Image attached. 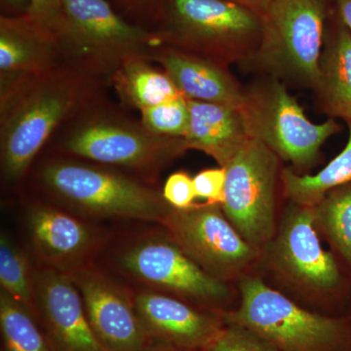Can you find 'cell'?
Masks as SVG:
<instances>
[{
    "instance_id": "1",
    "label": "cell",
    "mask_w": 351,
    "mask_h": 351,
    "mask_svg": "<svg viewBox=\"0 0 351 351\" xmlns=\"http://www.w3.org/2000/svg\"><path fill=\"white\" fill-rule=\"evenodd\" d=\"M93 75L66 62L0 83V161L6 182L21 181L53 133L96 103Z\"/></svg>"
},
{
    "instance_id": "2",
    "label": "cell",
    "mask_w": 351,
    "mask_h": 351,
    "mask_svg": "<svg viewBox=\"0 0 351 351\" xmlns=\"http://www.w3.org/2000/svg\"><path fill=\"white\" fill-rule=\"evenodd\" d=\"M241 302L219 313L225 324L257 332L280 351H351V319L306 311L262 279L240 280Z\"/></svg>"
},
{
    "instance_id": "3",
    "label": "cell",
    "mask_w": 351,
    "mask_h": 351,
    "mask_svg": "<svg viewBox=\"0 0 351 351\" xmlns=\"http://www.w3.org/2000/svg\"><path fill=\"white\" fill-rule=\"evenodd\" d=\"M156 31L161 43L218 60L255 52L263 15L230 0H161Z\"/></svg>"
},
{
    "instance_id": "4",
    "label": "cell",
    "mask_w": 351,
    "mask_h": 351,
    "mask_svg": "<svg viewBox=\"0 0 351 351\" xmlns=\"http://www.w3.org/2000/svg\"><path fill=\"white\" fill-rule=\"evenodd\" d=\"M56 36L64 59L92 75H112L127 60L162 45L156 32L126 22L106 0H62Z\"/></svg>"
},
{
    "instance_id": "5",
    "label": "cell",
    "mask_w": 351,
    "mask_h": 351,
    "mask_svg": "<svg viewBox=\"0 0 351 351\" xmlns=\"http://www.w3.org/2000/svg\"><path fill=\"white\" fill-rule=\"evenodd\" d=\"M62 147L71 156L149 175L188 149L184 138L154 135L141 121L98 110L96 103L71 119Z\"/></svg>"
},
{
    "instance_id": "6",
    "label": "cell",
    "mask_w": 351,
    "mask_h": 351,
    "mask_svg": "<svg viewBox=\"0 0 351 351\" xmlns=\"http://www.w3.org/2000/svg\"><path fill=\"white\" fill-rule=\"evenodd\" d=\"M40 181L58 200L91 216L160 223L172 208L162 193L133 178L77 161H51Z\"/></svg>"
},
{
    "instance_id": "7",
    "label": "cell",
    "mask_w": 351,
    "mask_h": 351,
    "mask_svg": "<svg viewBox=\"0 0 351 351\" xmlns=\"http://www.w3.org/2000/svg\"><path fill=\"white\" fill-rule=\"evenodd\" d=\"M327 19L326 0H271L255 58L272 77L315 88Z\"/></svg>"
},
{
    "instance_id": "8",
    "label": "cell",
    "mask_w": 351,
    "mask_h": 351,
    "mask_svg": "<svg viewBox=\"0 0 351 351\" xmlns=\"http://www.w3.org/2000/svg\"><path fill=\"white\" fill-rule=\"evenodd\" d=\"M250 138H257L295 167H308L322 145L339 130L335 120L316 124L276 77L246 92L241 110Z\"/></svg>"
},
{
    "instance_id": "9",
    "label": "cell",
    "mask_w": 351,
    "mask_h": 351,
    "mask_svg": "<svg viewBox=\"0 0 351 351\" xmlns=\"http://www.w3.org/2000/svg\"><path fill=\"white\" fill-rule=\"evenodd\" d=\"M225 168L221 209L240 235L261 250L276 232L278 156L261 141L250 138Z\"/></svg>"
},
{
    "instance_id": "10",
    "label": "cell",
    "mask_w": 351,
    "mask_h": 351,
    "mask_svg": "<svg viewBox=\"0 0 351 351\" xmlns=\"http://www.w3.org/2000/svg\"><path fill=\"white\" fill-rule=\"evenodd\" d=\"M221 210V205L208 203L172 207L160 223L168 239L208 274L226 282L248 269L260 249L240 235Z\"/></svg>"
},
{
    "instance_id": "11",
    "label": "cell",
    "mask_w": 351,
    "mask_h": 351,
    "mask_svg": "<svg viewBox=\"0 0 351 351\" xmlns=\"http://www.w3.org/2000/svg\"><path fill=\"white\" fill-rule=\"evenodd\" d=\"M119 265L129 276L219 313L230 300L225 281L208 274L171 240L147 239L133 245L119 257Z\"/></svg>"
},
{
    "instance_id": "12",
    "label": "cell",
    "mask_w": 351,
    "mask_h": 351,
    "mask_svg": "<svg viewBox=\"0 0 351 351\" xmlns=\"http://www.w3.org/2000/svg\"><path fill=\"white\" fill-rule=\"evenodd\" d=\"M267 245L276 269L297 285L319 293L341 285L338 263L321 244L314 207L293 203Z\"/></svg>"
},
{
    "instance_id": "13",
    "label": "cell",
    "mask_w": 351,
    "mask_h": 351,
    "mask_svg": "<svg viewBox=\"0 0 351 351\" xmlns=\"http://www.w3.org/2000/svg\"><path fill=\"white\" fill-rule=\"evenodd\" d=\"M80 295L90 326L105 351H143L152 343L127 295L112 279L86 267L66 272Z\"/></svg>"
},
{
    "instance_id": "14",
    "label": "cell",
    "mask_w": 351,
    "mask_h": 351,
    "mask_svg": "<svg viewBox=\"0 0 351 351\" xmlns=\"http://www.w3.org/2000/svg\"><path fill=\"white\" fill-rule=\"evenodd\" d=\"M34 286L38 321L53 351H105L69 274L54 267L39 270L34 274Z\"/></svg>"
},
{
    "instance_id": "15",
    "label": "cell",
    "mask_w": 351,
    "mask_h": 351,
    "mask_svg": "<svg viewBox=\"0 0 351 351\" xmlns=\"http://www.w3.org/2000/svg\"><path fill=\"white\" fill-rule=\"evenodd\" d=\"M132 300L152 341L182 351H204L225 327L219 313L199 311L164 293L142 291Z\"/></svg>"
},
{
    "instance_id": "16",
    "label": "cell",
    "mask_w": 351,
    "mask_h": 351,
    "mask_svg": "<svg viewBox=\"0 0 351 351\" xmlns=\"http://www.w3.org/2000/svg\"><path fill=\"white\" fill-rule=\"evenodd\" d=\"M63 60L54 32L32 15L1 16L0 83L38 75L59 66Z\"/></svg>"
},
{
    "instance_id": "17",
    "label": "cell",
    "mask_w": 351,
    "mask_h": 351,
    "mask_svg": "<svg viewBox=\"0 0 351 351\" xmlns=\"http://www.w3.org/2000/svg\"><path fill=\"white\" fill-rule=\"evenodd\" d=\"M151 61L162 66L189 100L243 108L246 92L219 62L165 44L152 52Z\"/></svg>"
},
{
    "instance_id": "18",
    "label": "cell",
    "mask_w": 351,
    "mask_h": 351,
    "mask_svg": "<svg viewBox=\"0 0 351 351\" xmlns=\"http://www.w3.org/2000/svg\"><path fill=\"white\" fill-rule=\"evenodd\" d=\"M27 221L39 254L62 271L75 269L76 263L89 253L96 242V233L89 226L52 207H32Z\"/></svg>"
},
{
    "instance_id": "19",
    "label": "cell",
    "mask_w": 351,
    "mask_h": 351,
    "mask_svg": "<svg viewBox=\"0 0 351 351\" xmlns=\"http://www.w3.org/2000/svg\"><path fill=\"white\" fill-rule=\"evenodd\" d=\"M189 108L186 149L203 152L225 168L250 138L241 110L189 99Z\"/></svg>"
},
{
    "instance_id": "20",
    "label": "cell",
    "mask_w": 351,
    "mask_h": 351,
    "mask_svg": "<svg viewBox=\"0 0 351 351\" xmlns=\"http://www.w3.org/2000/svg\"><path fill=\"white\" fill-rule=\"evenodd\" d=\"M314 90L326 112L351 122V31L343 23L322 51Z\"/></svg>"
},
{
    "instance_id": "21",
    "label": "cell",
    "mask_w": 351,
    "mask_h": 351,
    "mask_svg": "<svg viewBox=\"0 0 351 351\" xmlns=\"http://www.w3.org/2000/svg\"><path fill=\"white\" fill-rule=\"evenodd\" d=\"M151 62L147 58H132L110 76L121 101L140 112L184 96L169 75L154 68Z\"/></svg>"
},
{
    "instance_id": "22",
    "label": "cell",
    "mask_w": 351,
    "mask_h": 351,
    "mask_svg": "<svg viewBox=\"0 0 351 351\" xmlns=\"http://www.w3.org/2000/svg\"><path fill=\"white\" fill-rule=\"evenodd\" d=\"M281 181L284 193L292 203L309 207L317 205L332 189L351 184V122L345 149L317 174L300 175L284 169Z\"/></svg>"
},
{
    "instance_id": "23",
    "label": "cell",
    "mask_w": 351,
    "mask_h": 351,
    "mask_svg": "<svg viewBox=\"0 0 351 351\" xmlns=\"http://www.w3.org/2000/svg\"><path fill=\"white\" fill-rule=\"evenodd\" d=\"M34 314L13 298L0 293L2 351H53Z\"/></svg>"
},
{
    "instance_id": "24",
    "label": "cell",
    "mask_w": 351,
    "mask_h": 351,
    "mask_svg": "<svg viewBox=\"0 0 351 351\" xmlns=\"http://www.w3.org/2000/svg\"><path fill=\"white\" fill-rule=\"evenodd\" d=\"M313 207L320 232L351 269V184L332 189Z\"/></svg>"
},
{
    "instance_id": "25",
    "label": "cell",
    "mask_w": 351,
    "mask_h": 351,
    "mask_svg": "<svg viewBox=\"0 0 351 351\" xmlns=\"http://www.w3.org/2000/svg\"><path fill=\"white\" fill-rule=\"evenodd\" d=\"M0 284L1 291L24 306L38 320L34 302V274L24 253L6 234L0 239Z\"/></svg>"
},
{
    "instance_id": "26",
    "label": "cell",
    "mask_w": 351,
    "mask_h": 351,
    "mask_svg": "<svg viewBox=\"0 0 351 351\" xmlns=\"http://www.w3.org/2000/svg\"><path fill=\"white\" fill-rule=\"evenodd\" d=\"M140 121L154 135L184 138L189 123V99L181 96L141 110Z\"/></svg>"
},
{
    "instance_id": "27",
    "label": "cell",
    "mask_w": 351,
    "mask_h": 351,
    "mask_svg": "<svg viewBox=\"0 0 351 351\" xmlns=\"http://www.w3.org/2000/svg\"><path fill=\"white\" fill-rule=\"evenodd\" d=\"M204 351H280L249 328L225 324L221 332Z\"/></svg>"
},
{
    "instance_id": "28",
    "label": "cell",
    "mask_w": 351,
    "mask_h": 351,
    "mask_svg": "<svg viewBox=\"0 0 351 351\" xmlns=\"http://www.w3.org/2000/svg\"><path fill=\"white\" fill-rule=\"evenodd\" d=\"M226 168L201 171L193 178L196 198L207 201L208 204L223 205L225 201Z\"/></svg>"
},
{
    "instance_id": "29",
    "label": "cell",
    "mask_w": 351,
    "mask_h": 351,
    "mask_svg": "<svg viewBox=\"0 0 351 351\" xmlns=\"http://www.w3.org/2000/svg\"><path fill=\"white\" fill-rule=\"evenodd\" d=\"M162 195L166 202L176 209H189L195 204L193 178L186 172L169 176L164 184Z\"/></svg>"
},
{
    "instance_id": "30",
    "label": "cell",
    "mask_w": 351,
    "mask_h": 351,
    "mask_svg": "<svg viewBox=\"0 0 351 351\" xmlns=\"http://www.w3.org/2000/svg\"><path fill=\"white\" fill-rule=\"evenodd\" d=\"M29 14L56 36L62 20V0H32Z\"/></svg>"
},
{
    "instance_id": "31",
    "label": "cell",
    "mask_w": 351,
    "mask_h": 351,
    "mask_svg": "<svg viewBox=\"0 0 351 351\" xmlns=\"http://www.w3.org/2000/svg\"><path fill=\"white\" fill-rule=\"evenodd\" d=\"M1 4L11 16L27 15L32 8V0H1Z\"/></svg>"
},
{
    "instance_id": "32",
    "label": "cell",
    "mask_w": 351,
    "mask_h": 351,
    "mask_svg": "<svg viewBox=\"0 0 351 351\" xmlns=\"http://www.w3.org/2000/svg\"><path fill=\"white\" fill-rule=\"evenodd\" d=\"M230 1L237 2V3L241 4V5L248 7L252 10L263 15L269 8L271 0H230Z\"/></svg>"
},
{
    "instance_id": "33",
    "label": "cell",
    "mask_w": 351,
    "mask_h": 351,
    "mask_svg": "<svg viewBox=\"0 0 351 351\" xmlns=\"http://www.w3.org/2000/svg\"><path fill=\"white\" fill-rule=\"evenodd\" d=\"M341 23L351 31V0H336Z\"/></svg>"
},
{
    "instance_id": "34",
    "label": "cell",
    "mask_w": 351,
    "mask_h": 351,
    "mask_svg": "<svg viewBox=\"0 0 351 351\" xmlns=\"http://www.w3.org/2000/svg\"><path fill=\"white\" fill-rule=\"evenodd\" d=\"M143 351H182L179 350V348H175V346H172L170 345H167V343H160V341H154L147 346L145 350Z\"/></svg>"
},
{
    "instance_id": "35",
    "label": "cell",
    "mask_w": 351,
    "mask_h": 351,
    "mask_svg": "<svg viewBox=\"0 0 351 351\" xmlns=\"http://www.w3.org/2000/svg\"><path fill=\"white\" fill-rule=\"evenodd\" d=\"M141 2H160L161 0H137Z\"/></svg>"
},
{
    "instance_id": "36",
    "label": "cell",
    "mask_w": 351,
    "mask_h": 351,
    "mask_svg": "<svg viewBox=\"0 0 351 351\" xmlns=\"http://www.w3.org/2000/svg\"><path fill=\"white\" fill-rule=\"evenodd\" d=\"M350 319H351V317H350Z\"/></svg>"
}]
</instances>
